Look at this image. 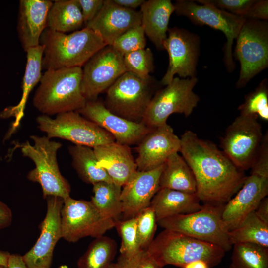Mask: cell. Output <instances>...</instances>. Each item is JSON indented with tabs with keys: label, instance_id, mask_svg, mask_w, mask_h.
Here are the masks:
<instances>
[{
	"label": "cell",
	"instance_id": "6da1fadb",
	"mask_svg": "<svg viewBox=\"0 0 268 268\" xmlns=\"http://www.w3.org/2000/svg\"><path fill=\"white\" fill-rule=\"evenodd\" d=\"M179 152L194 175L196 194L204 204L224 205L242 187L246 177L215 144L190 130L180 137Z\"/></svg>",
	"mask_w": 268,
	"mask_h": 268
},
{
	"label": "cell",
	"instance_id": "7a4b0ae2",
	"mask_svg": "<svg viewBox=\"0 0 268 268\" xmlns=\"http://www.w3.org/2000/svg\"><path fill=\"white\" fill-rule=\"evenodd\" d=\"M40 44L44 46L42 68L46 70L80 67L107 45L92 29L84 27L69 34L46 28Z\"/></svg>",
	"mask_w": 268,
	"mask_h": 268
},
{
	"label": "cell",
	"instance_id": "3957f363",
	"mask_svg": "<svg viewBox=\"0 0 268 268\" xmlns=\"http://www.w3.org/2000/svg\"><path fill=\"white\" fill-rule=\"evenodd\" d=\"M82 75L80 67L46 70L35 92L34 106L49 116L78 111L87 101L81 92Z\"/></svg>",
	"mask_w": 268,
	"mask_h": 268
},
{
	"label": "cell",
	"instance_id": "277c9868",
	"mask_svg": "<svg viewBox=\"0 0 268 268\" xmlns=\"http://www.w3.org/2000/svg\"><path fill=\"white\" fill-rule=\"evenodd\" d=\"M146 250L162 268L168 265L182 268L198 260L212 268L221 262L226 253L217 245L167 229L154 238Z\"/></svg>",
	"mask_w": 268,
	"mask_h": 268
},
{
	"label": "cell",
	"instance_id": "5b68a950",
	"mask_svg": "<svg viewBox=\"0 0 268 268\" xmlns=\"http://www.w3.org/2000/svg\"><path fill=\"white\" fill-rule=\"evenodd\" d=\"M30 138L33 145L28 141L19 145L23 155L30 159L35 166L27 178L40 185L44 198L54 196L65 200L70 197V184L60 172L57 159L62 144L46 136L31 135Z\"/></svg>",
	"mask_w": 268,
	"mask_h": 268
},
{
	"label": "cell",
	"instance_id": "8992f818",
	"mask_svg": "<svg viewBox=\"0 0 268 268\" xmlns=\"http://www.w3.org/2000/svg\"><path fill=\"white\" fill-rule=\"evenodd\" d=\"M224 205L204 204L196 212L167 217L157 222L164 229L178 232L204 242L217 245L226 252L232 248L229 231L222 214Z\"/></svg>",
	"mask_w": 268,
	"mask_h": 268
},
{
	"label": "cell",
	"instance_id": "52a82bcc",
	"mask_svg": "<svg viewBox=\"0 0 268 268\" xmlns=\"http://www.w3.org/2000/svg\"><path fill=\"white\" fill-rule=\"evenodd\" d=\"M197 82L196 77H174L152 97L142 123L153 129L166 124L168 117L173 114L189 116L200 100L193 91Z\"/></svg>",
	"mask_w": 268,
	"mask_h": 268
},
{
	"label": "cell",
	"instance_id": "ba28073f",
	"mask_svg": "<svg viewBox=\"0 0 268 268\" xmlns=\"http://www.w3.org/2000/svg\"><path fill=\"white\" fill-rule=\"evenodd\" d=\"M36 122L50 139L59 138L92 148L115 141L110 133L76 111L59 114L55 118L42 115Z\"/></svg>",
	"mask_w": 268,
	"mask_h": 268
},
{
	"label": "cell",
	"instance_id": "9c48e42d",
	"mask_svg": "<svg viewBox=\"0 0 268 268\" xmlns=\"http://www.w3.org/2000/svg\"><path fill=\"white\" fill-rule=\"evenodd\" d=\"M152 83L126 72L107 90L104 104L119 117L141 123L153 97Z\"/></svg>",
	"mask_w": 268,
	"mask_h": 268
},
{
	"label": "cell",
	"instance_id": "30bf717a",
	"mask_svg": "<svg viewBox=\"0 0 268 268\" xmlns=\"http://www.w3.org/2000/svg\"><path fill=\"white\" fill-rule=\"evenodd\" d=\"M234 56L240 63L238 88L268 66V25L266 21L246 20L236 38Z\"/></svg>",
	"mask_w": 268,
	"mask_h": 268
},
{
	"label": "cell",
	"instance_id": "8fae6325",
	"mask_svg": "<svg viewBox=\"0 0 268 268\" xmlns=\"http://www.w3.org/2000/svg\"><path fill=\"white\" fill-rule=\"evenodd\" d=\"M61 226L62 238L75 243L84 237L103 236L115 227V221L104 217L91 201L70 196L64 200Z\"/></svg>",
	"mask_w": 268,
	"mask_h": 268
},
{
	"label": "cell",
	"instance_id": "7c38bea8",
	"mask_svg": "<svg viewBox=\"0 0 268 268\" xmlns=\"http://www.w3.org/2000/svg\"><path fill=\"white\" fill-rule=\"evenodd\" d=\"M174 11L187 17L194 24L206 25L222 32L226 38L224 46V61L227 69H235L232 46L246 19L243 17L221 10L206 4H197L194 0H178L174 4Z\"/></svg>",
	"mask_w": 268,
	"mask_h": 268
},
{
	"label": "cell",
	"instance_id": "4fadbf2b",
	"mask_svg": "<svg viewBox=\"0 0 268 268\" xmlns=\"http://www.w3.org/2000/svg\"><path fill=\"white\" fill-rule=\"evenodd\" d=\"M263 137L257 118L240 115L221 138V150L238 169L247 170L254 163Z\"/></svg>",
	"mask_w": 268,
	"mask_h": 268
},
{
	"label": "cell",
	"instance_id": "5bb4252c",
	"mask_svg": "<svg viewBox=\"0 0 268 268\" xmlns=\"http://www.w3.org/2000/svg\"><path fill=\"white\" fill-rule=\"evenodd\" d=\"M83 67L81 89L86 101L97 99L127 72L123 56L110 45L98 51Z\"/></svg>",
	"mask_w": 268,
	"mask_h": 268
},
{
	"label": "cell",
	"instance_id": "9a60e30c",
	"mask_svg": "<svg viewBox=\"0 0 268 268\" xmlns=\"http://www.w3.org/2000/svg\"><path fill=\"white\" fill-rule=\"evenodd\" d=\"M199 37L176 27L169 28L164 50L169 56V65L161 83L166 86L177 74L181 78L195 77L199 55Z\"/></svg>",
	"mask_w": 268,
	"mask_h": 268
},
{
	"label": "cell",
	"instance_id": "2e32d148",
	"mask_svg": "<svg viewBox=\"0 0 268 268\" xmlns=\"http://www.w3.org/2000/svg\"><path fill=\"white\" fill-rule=\"evenodd\" d=\"M47 212L40 225V234L32 248L22 256L28 268H50L55 246L62 238L61 211L64 200L49 196Z\"/></svg>",
	"mask_w": 268,
	"mask_h": 268
},
{
	"label": "cell",
	"instance_id": "e0dca14e",
	"mask_svg": "<svg viewBox=\"0 0 268 268\" xmlns=\"http://www.w3.org/2000/svg\"><path fill=\"white\" fill-rule=\"evenodd\" d=\"M76 112L110 133L116 142L129 146L137 145L152 130L142 122H132L113 114L97 99L87 101Z\"/></svg>",
	"mask_w": 268,
	"mask_h": 268
},
{
	"label": "cell",
	"instance_id": "ac0fdd59",
	"mask_svg": "<svg viewBox=\"0 0 268 268\" xmlns=\"http://www.w3.org/2000/svg\"><path fill=\"white\" fill-rule=\"evenodd\" d=\"M137 145V170L146 171L163 164L171 155L179 152L181 140L166 123L151 130Z\"/></svg>",
	"mask_w": 268,
	"mask_h": 268
},
{
	"label": "cell",
	"instance_id": "d6986e66",
	"mask_svg": "<svg viewBox=\"0 0 268 268\" xmlns=\"http://www.w3.org/2000/svg\"><path fill=\"white\" fill-rule=\"evenodd\" d=\"M164 164L152 170L137 171L122 187V220L136 216L150 205L160 189V177Z\"/></svg>",
	"mask_w": 268,
	"mask_h": 268
},
{
	"label": "cell",
	"instance_id": "ffe728a7",
	"mask_svg": "<svg viewBox=\"0 0 268 268\" xmlns=\"http://www.w3.org/2000/svg\"><path fill=\"white\" fill-rule=\"evenodd\" d=\"M268 194V177L247 176L236 195L224 204L222 218L229 231L237 227Z\"/></svg>",
	"mask_w": 268,
	"mask_h": 268
},
{
	"label": "cell",
	"instance_id": "44dd1931",
	"mask_svg": "<svg viewBox=\"0 0 268 268\" xmlns=\"http://www.w3.org/2000/svg\"><path fill=\"white\" fill-rule=\"evenodd\" d=\"M140 11L120 6L112 0H104L97 15L85 26L98 34L107 45L128 30L141 25Z\"/></svg>",
	"mask_w": 268,
	"mask_h": 268
},
{
	"label": "cell",
	"instance_id": "7402d4cb",
	"mask_svg": "<svg viewBox=\"0 0 268 268\" xmlns=\"http://www.w3.org/2000/svg\"><path fill=\"white\" fill-rule=\"evenodd\" d=\"M52 3L49 0L19 1L17 30L25 52L40 45L41 35L47 28L48 14Z\"/></svg>",
	"mask_w": 268,
	"mask_h": 268
},
{
	"label": "cell",
	"instance_id": "603a6c76",
	"mask_svg": "<svg viewBox=\"0 0 268 268\" xmlns=\"http://www.w3.org/2000/svg\"><path fill=\"white\" fill-rule=\"evenodd\" d=\"M93 149L100 166L112 182L121 187L137 171L129 146L114 141Z\"/></svg>",
	"mask_w": 268,
	"mask_h": 268
},
{
	"label": "cell",
	"instance_id": "cb8c5ba5",
	"mask_svg": "<svg viewBox=\"0 0 268 268\" xmlns=\"http://www.w3.org/2000/svg\"><path fill=\"white\" fill-rule=\"evenodd\" d=\"M174 10L170 0H145L140 7L141 25L145 35L158 50H164L169 19Z\"/></svg>",
	"mask_w": 268,
	"mask_h": 268
},
{
	"label": "cell",
	"instance_id": "d4e9b609",
	"mask_svg": "<svg viewBox=\"0 0 268 268\" xmlns=\"http://www.w3.org/2000/svg\"><path fill=\"white\" fill-rule=\"evenodd\" d=\"M44 46L39 45L27 50L26 64L22 82V96L19 103L4 110L1 114L2 118L14 117L11 133L17 128L24 115V111L29 94L41 80L42 74V58Z\"/></svg>",
	"mask_w": 268,
	"mask_h": 268
},
{
	"label": "cell",
	"instance_id": "484cf974",
	"mask_svg": "<svg viewBox=\"0 0 268 268\" xmlns=\"http://www.w3.org/2000/svg\"><path fill=\"white\" fill-rule=\"evenodd\" d=\"M200 201L196 193L160 188L152 198L150 206L157 222L173 216L198 211L202 206Z\"/></svg>",
	"mask_w": 268,
	"mask_h": 268
},
{
	"label": "cell",
	"instance_id": "4316f807",
	"mask_svg": "<svg viewBox=\"0 0 268 268\" xmlns=\"http://www.w3.org/2000/svg\"><path fill=\"white\" fill-rule=\"evenodd\" d=\"M159 186L160 188L196 193V182L193 173L179 152L171 155L164 163Z\"/></svg>",
	"mask_w": 268,
	"mask_h": 268
},
{
	"label": "cell",
	"instance_id": "83f0119b",
	"mask_svg": "<svg viewBox=\"0 0 268 268\" xmlns=\"http://www.w3.org/2000/svg\"><path fill=\"white\" fill-rule=\"evenodd\" d=\"M85 25L77 0H57L53 2L47 17V28L65 33L72 32Z\"/></svg>",
	"mask_w": 268,
	"mask_h": 268
},
{
	"label": "cell",
	"instance_id": "f1b7e54d",
	"mask_svg": "<svg viewBox=\"0 0 268 268\" xmlns=\"http://www.w3.org/2000/svg\"><path fill=\"white\" fill-rule=\"evenodd\" d=\"M72 164L79 177L92 185L101 182H112L106 171L100 166L93 148L80 145L68 147Z\"/></svg>",
	"mask_w": 268,
	"mask_h": 268
},
{
	"label": "cell",
	"instance_id": "f546056e",
	"mask_svg": "<svg viewBox=\"0 0 268 268\" xmlns=\"http://www.w3.org/2000/svg\"><path fill=\"white\" fill-rule=\"evenodd\" d=\"M122 187L113 182H101L93 185L91 201L105 218L115 222L120 220L122 213Z\"/></svg>",
	"mask_w": 268,
	"mask_h": 268
},
{
	"label": "cell",
	"instance_id": "4dcf8cb0",
	"mask_svg": "<svg viewBox=\"0 0 268 268\" xmlns=\"http://www.w3.org/2000/svg\"><path fill=\"white\" fill-rule=\"evenodd\" d=\"M117 245L112 238L102 236L90 244L78 259V268H109L116 256Z\"/></svg>",
	"mask_w": 268,
	"mask_h": 268
},
{
	"label": "cell",
	"instance_id": "1f68e13d",
	"mask_svg": "<svg viewBox=\"0 0 268 268\" xmlns=\"http://www.w3.org/2000/svg\"><path fill=\"white\" fill-rule=\"evenodd\" d=\"M229 238L232 245L247 243L268 248V224L253 211L237 227L229 231Z\"/></svg>",
	"mask_w": 268,
	"mask_h": 268
},
{
	"label": "cell",
	"instance_id": "d6a6232c",
	"mask_svg": "<svg viewBox=\"0 0 268 268\" xmlns=\"http://www.w3.org/2000/svg\"><path fill=\"white\" fill-rule=\"evenodd\" d=\"M232 247L228 268H268V248L247 243Z\"/></svg>",
	"mask_w": 268,
	"mask_h": 268
},
{
	"label": "cell",
	"instance_id": "836d02e7",
	"mask_svg": "<svg viewBox=\"0 0 268 268\" xmlns=\"http://www.w3.org/2000/svg\"><path fill=\"white\" fill-rule=\"evenodd\" d=\"M238 110L241 115L268 121V88L266 78L252 92L247 94Z\"/></svg>",
	"mask_w": 268,
	"mask_h": 268
},
{
	"label": "cell",
	"instance_id": "e575fe53",
	"mask_svg": "<svg viewBox=\"0 0 268 268\" xmlns=\"http://www.w3.org/2000/svg\"><path fill=\"white\" fill-rule=\"evenodd\" d=\"M127 72L145 80L151 79L150 73L153 70V56L149 48L139 49L123 56Z\"/></svg>",
	"mask_w": 268,
	"mask_h": 268
},
{
	"label": "cell",
	"instance_id": "d590c367",
	"mask_svg": "<svg viewBox=\"0 0 268 268\" xmlns=\"http://www.w3.org/2000/svg\"><path fill=\"white\" fill-rule=\"evenodd\" d=\"M136 240L140 249H147L154 239L157 220L152 208L149 206L137 216Z\"/></svg>",
	"mask_w": 268,
	"mask_h": 268
},
{
	"label": "cell",
	"instance_id": "8d00e7d4",
	"mask_svg": "<svg viewBox=\"0 0 268 268\" xmlns=\"http://www.w3.org/2000/svg\"><path fill=\"white\" fill-rule=\"evenodd\" d=\"M137 220V216H135L115 222V227L121 238L120 254L131 255L140 249L136 240Z\"/></svg>",
	"mask_w": 268,
	"mask_h": 268
},
{
	"label": "cell",
	"instance_id": "74e56055",
	"mask_svg": "<svg viewBox=\"0 0 268 268\" xmlns=\"http://www.w3.org/2000/svg\"><path fill=\"white\" fill-rule=\"evenodd\" d=\"M146 40L141 25L134 27L119 36L111 45L124 56L129 53L144 49Z\"/></svg>",
	"mask_w": 268,
	"mask_h": 268
},
{
	"label": "cell",
	"instance_id": "f35d334b",
	"mask_svg": "<svg viewBox=\"0 0 268 268\" xmlns=\"http://www.w3.org/2000/svg\"><path fill=\"white\" fill-rule=\"evenodd\" d=\"M109 268H162L146 249H139L131 255L120 254Z\"/></svg>",
	"mask_w": 268,
	"mask_h": 268
},
{
	"label": "cell",
	"instance_id": "ab89813d",
	"mask_svg": "<svg viewBox=\"0 0 268 268\" xmlns=\"http://www.w3.org/2000/svg\"><path fill=\"white\" fill-rule=\"evenodd\" d=\"M256 0H198L200 4L213 6L221 10L243 17Z\"/></svg>",
	"mask_w": 268,
	"mask_h": 268
},
{
	"label": "cell",
	"instance_id": "60d3db41",
	"mask_svg": "<svg viewBox=\"0 0 268 268\" xmlns=\"http://www.w3.org/2000/svg\"><path fill=\"white\" fill-rule=\"evenodd\" d=\"M77 0L82 12L85 26L97 15L102 8L104 1V0Z\"/></svg>",
	"mask_w": 268,
	"mask_h": 268
},
{
	"label": "cell",
	"instance_id": "b9f144b4",
	"mask_svg": "<svg viewBox=\"0 0 268 268\" xmlns=\"http://www.w3.org/2000/svg\"><path fill=\"white\" fill-rule=\"evenodd\" d=\"M243 17L246 20L266 21L268 19V1L256 0Z\"/></svg>",
	"mask_w": 268,
	"mask_h": 268
},
{
	"label": "cell",
	"instance_id": "7bdbcfd3",
	"mask_svg": "<svg viewBox=\"0 0 268 268\" xmlns=\"http://www.w3.org/2000/svg\"><path fill=\"white\" fill-rule=\"evenodd\" d=\"M12 213L10 208L0 201V229L7 228L11 225Z\"/></svg>",
	"mask_w": 268,
	"mask_h": 268
},
{
	"label": "cell",
	"instance_id": "ee69618b",
	"mask_svg": "<svg viewBox=\"0 0 268 268\" xmlns=\"http://www.w3.org/2000/svg\"><path fill=\"white\" fill-rule=\"evenodd\" d=\"M254 212L260 219L266 224H268V197H266L262 200Z\"/></svg>",
	"mask_w": 268,
	"mask_h": 268
},
{
	"label": "cell",
	"instance_id": "f6af8a7d",
	"mask_svg": "<svg viewBox=\"0 0 268 268\" xmlns=\"http://www.w3.org/2000/svg\"><path fill=\"white\" fill-rule=\"evenodd\" d=\"M117 5L123 8L135 10L137 8L141 7L145 1L144 0H112Z\"/></svg>",
	"mask_w": 268,
	"mask_h": 268
},
{
	"label": "cell",
	"instance_id": "bcb514c9",
	"mask_svg": "<svg viewBox=\"0 0 268 268\" xmlns=\"http://www.w3.org/2000/svg\"><path fill=\"white\" fill-rule=\"evenodd\" d=\"M8 268H28L22 259L18 254H10L7 264Z\"/></svg>",
	"mask_w": 268,
	"mask_h": 268
},
{
	"label": "cell",
	"instance_id": "7dc6e473",
	"mask_svg": "<svg viewBox=\"0 0 268 268\" xmlns=\"http://www.w3.org/2000/svg\"><path fill=\"white\" fill-rule=\"evenodd\" d=\"M182 268H210L204 261L198 260L187 264Z\"/></svg>",
	"mask_w": 268,
	"mask_h": 268
},
{
	"label": "cell",
	"instance_id": "c3c4849f",
	"mask_svg": "<svg viewBox=\"0 0 268 268\" xmlns=\"http://www.w3.org/2000/svg\"><path fill=\"white\" fill-rule=\"evenodd\" d=\"M10 254L8 252L0 250V265L7 267Z\"/></svg>",
	"mask_w": 268,
	"mask_h": 268
},
{
	"label": "cell",
	"instance_id": "681fc988",
	"mask_svg": "<svg viewBox=\"0 0 268 268\" xmlns=\"http://www.w3.org/2000/svg\"><path fill=\"white\" fill-rule=\"evenodd\" d=\"M58 268H68V267L66 265H62L60 266Z\"/></svg>",
	"mask_w": 268,
	"mask_h": 268
},
{
	"label": "cell",
	"instance_id": "f907efd6",
	"mask_svg": "<svg viewBox=\"0 0 268 268\" xmlns=\"http://www.w3.org/2000/svg\"><path fill=\"white\" fill-rule=\"evenodd\" d=\"M0 268H8V267L7 266L0 265Z\"/></svg>",
	"mask_w": 268,
	"mask_h": 268
}]
</instances>
